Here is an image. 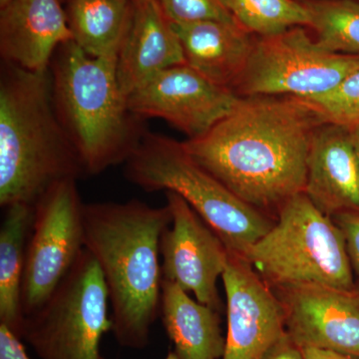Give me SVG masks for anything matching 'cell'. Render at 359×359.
Returning a JSON list of instances; mask_svg holds the SVG:
<instances>
[{
  "label": "cell",
  "mask_w": 359,
  "mask_h": 359,
  "mask_svg": "<svg viewBox=\"0 0 359 359\" xmlns=\"http://www.w3.org/2000/svg\"><path fill=\"white\" fill-rule=\"evenodd\" d=\"M72 40L60 0H11L0 13V56L33 72L50 67L61 45Z\"/></svg>",
  "instance_id": "9a60e30c"
},
{
  "label": "cell",
  "mask_w": 359,
  "mask_h": 359,
  "mask_svg": "<svg viewBox=\"0 0 359 359\" xmlns=\"http://www.w3.org/2000/svg\"><path fill=\"white\" fill-rule=\"evenodd\" d=\"M351 137H353L354 148H355L356 155H358L359 162V124L351 127Z\"/></svg>",
  "instance_id": "f1b7e54d"
},
{
  "label": "cell",
  "mask_w": 359,
  "mask_h": 359,
  "mask_svg": "<svg viewBox=\"0 0 359 359\" xmlns=\"http://www.w3.org/2000/svg\"><path fill=\"white\" fill-rule=\"evenodd\" d=\"M33 215L32 205H11L4 209L0 226V325L21 339L25 318L21 287Z\"/></svg>",
  "instance_id": "d6986e66"
},
{
  "label": "cell",
  "mask_w": 359,
  "mask_h": 359,
  "mask_svg": "<svg viewBox=\"0 0 359 359\" xmlns=\"http://www.w3.org/2000/svg\"><path fill=\"white\" fill-rule=\"evenodd\" d=\"M83 207L75 179L54 184L34 205L21 287L25 316L43 306L83 252Z\"/></svg>",
  "instance_id": "9c48e42d"
},
{
  "label": "cell",
  "mask_w": 359,
  "mask_h": 359,
  "mask_svg": "<svg viewBox=\"0 0 359 359\" xmlns=\"http://www.w3.org/2000/svg\"><path fill=\"white\" fill-rule=\"evenodd\" d=\"M124 174L145 192L178 194L233 254L244 256L276 223L200 166L182 142L164 135L146 132L125 163Z\"/></svg>",
  "instance_id": "5b68a950"
},
{
  "label": "cell",
  "mask_w": 359,
  "mask_h": 359,
  "mask_svg": "<svg viewBox=\"0 0 359 359\" xmlns=\"http://www.w3.org/2000/svg\"><path fill=\"white\" fill-rule=\"evenodd\" d=\"M243 257L271 287L356 283L344 231L304 193L283 205L273 228Z\"/></svg>",
  "instance_id": "8992f818"
},
{
  "label": "cell",
  "mask_w": 359,
  "mask_h": 359,
  "mask_svg": "<svg viewBox=\"0 0 359 359\" xmlns=\"http://www.w3.org/2000/svg\"><path fill=\"white\" fill-rule=\"evenodd\" d=\"M132 0H67L72 41L95 58L118 59L128 32Z\"/></svg>",
  "instance_id": "ffe728a7"
},
{
  "label": "cell",
  "mask_w": 359,
  "mask_h": 359,
  "mask_svg": "<svg viewBox=\"0 0 359 359\" xmlns=\"http://www.w3.org/2000/svg\"><path fill=\"white\" fill-rule=\"evenodd\" d=\"M169 207L139 200L84 204L85 249L103 273L119 346L143 349L159 316L163 273L161 238L171 224Z\"/></svg>",
  "instance_id": "7a4b0ae2"
},
{
  "label": "cell",
  "mask_w": 359,
  "mask_h": 359,
  "mask_svg": "<svg viewBox=\"0 0 359 359\" xmlns=\"http://www.w3.org/2000/svg\"><path fill=\"white\" fill-rule=\"evenodd\" d=\"M165 195L172 226L161 238L163 278L221 313L223 304L217 283L226 269L230 252L181 196L170 191Z\"/></svg>",
  "instance_id": "8fae6325"
},
{
  "label": "cell",
  "mask_w": 359,
  "mask_h": 359,
  "mask_svg": "<svg viewBox=\"0 0 359 359\" xmlns=\"http://www.w3.org/2000/svg\"><path fill=\"white\" fill-rule=\"evenodd\" d=\"M222 280L228 320L222 359H261L287 332L282 306L273 289L240 255L230 252Z\"/></svg>",
  "instance_id": "4fadbf2b"
},
{
  "label": "cell",
  "mask_w": 359,
  "mask_h": 359,
  "mask_svg": "<svg viewBox=\"0 0 359 359\" xmlns=\"http://www.w3.org/2000/svg\"><path fill=\"white\" fill-rule=\"evenodd\" d=\"M160 314L180 358H223L226 337L216 309L195 301L178 285L163 278Z\"/></svg>",
  "instance_id": "ac0fdd59"
},
{
  "label": "cell",
  "mask_w": 359,
  "mask_h": 359,
  "mask_svg": "<svg viewBox=\"0 0 359 359\" xmlns=\"http://www.w3.org/2000/svg\"><path fill=\"white\" fill-rule=\"evenodd\" d=\"M304 193L330 218L359 212V162L348 127L323 123L314 130Z\"/></svg>",
  "instance_id": "5bb4252c"
},
{
  "label": "cell",
  "mask_w": 359,
  "mask_h": 359,
  "mask_svg": "<svg viewBox=\"0 0 359 359\" xmlns=\"http://www.w3.org/2000/svg\"><path fill=\"white\" fill-rule=\"evenodd\" d=\"M11 1V0H0V8L1 7H4V6H6L8 2Z\"/></svg>",
  "instance_id": "4dcf8cb0"
},
{
  "label": "cell",
  "mask_w": 359,
  "mask_h": 359,
  "mask_svg": "<svg viewBox=\"0 0 359 359\" xmlns=\"http://www.w3.org/2000/svg\"><path fill=\"white\" fill-rule=\"evenodd\" d=\"M359 70V56L321 46L308 27L256 36L249 63L233 92L240 97L323 95Z\"/></svg>",
  "instance_id": "ba28073f"
},
{
  "label": "cell",
  "mask_w": 359,
  "mask_h": 359,
  "mask_svg": "<svg viewBox=\"0 0 359 359\" xmlns=\"http://www.w3.org/2000/svg\"><path fill=\"white\" fill-rule=\"evenodd\" d=\"M87 176L59 121L50 71L33 72L1 61L0 205L34 207L51 186Z\"/></svg>",
  "instance_id": "3957f363"
},
{
  "label": "cell",
  "mask_w": 359,
  "mask_h": 359,
  "mask_svg": "<svg viewBox=\"0 0 359 359\" xmlns=\"http://www.w3.org/2000/svg\"><path fill=\"white\" fill-rule=\"evenodd\" d=\"M241 99L185 63L163 70L129 95L127 102L141 119L160 118L195 139L230 115Z\"/></svg>",
  "instance_id": "30bf717a"
},
{
  "label": "cell",
  "mask_w": 359,
  "mask_h": 359,
  "mask_svg": "<svg viewBox=\"0 0 359 359\" xmlns=\"http://www.w3.org/2000/svg\"><path fill=\"white\" fill-rule=\"evenodd\" d=\"M334 219L344 231L351 266L359 276V212H346Z\"/></svg>",
  "instance_id": "d4e9b609"
},
{
  "label": "cell",
  "mask_w": 359,
  "mask_h": 359,
  "mask_svg": "<svg viewBox=\"0 0 359 359\" xmlns=\"http://www.w3.org/2000/svg\"><path fill=\"white\" fill-rule=\"evenodd\" d=\"M318 121L351 127L359 124V70L346 77L332 91L323 95L297 98Z\"/></svg>",
  "instance_id": "603a6c76"
},
{
  "label": "cell",
  "mask_w": 359,
  "mask_h": 359,
  "mask_svg": "<svg viewBox=\"0 0 359 359\" xmlns=\"http://www.w3.org/2000/svg\"><path fill=\"white\" fill-rule=\"evenodd\" d=\"M316 41L335 53L359 56V0H302Z\"/></svg>",
  "instance_id": "44dd1931"
},
{
  "label": "cell",
  "mask_w": 359,
  "mask_h": 359,
  "mask_svg": "<svg viewBox=\"0 0 359 359\" xmlns=\"http://www.w3.org/2000/svg\"><path fill=\"white\" fill-rule=\"evenodd\" d=\"M304 359H358L346 355V354L334 353V351H325V349L306 347L302 348Z\"/></svg>",
  "instance_id": "83f0119b"
},
{
  "label": "cell",
  "mask_w": 359,
  "mask_h": 359,
  "mask_svg": "<svg viewBox=\"0 0 359 359\" xmlns=\"http://www.w3.org/2000/svg\"><path fill=\"white\" fill-rule=\"evenodd\" d=\"M128 32L117 59L126 98L163 70L185 65L183 47L158 0H132Z\"/></svg>",
  "instance_id": "2e32d148"
},
{
  "label": "cell",
  "mask_w": 359,
  "mask_h": 359,
  "mask_svg": "<svg viewBox=\"0 0 359 359\" xmlns=\"http://www.w3.org/2000/svg\"><path fill=\"white\" fill-rule=\"evenodd\" d=\"M0 359H30L20 337L4 325H0Z\"/></svg>",
  "instance_id": "4316f807"
},
{
  "label": "cell",
  "mask_w": 359,
  "mask_h": 359,
  "mask_svg": "<svg viewBox=\"0 0 359 359\" xmlns=\"http://www.w3.org/2000/svg\"><path fill=\"white\" fill-rule=\"evenodd\" d=\"M102 359H105L102 358ZM165 359H181L179 358L178 355H177L176 353H175V351H170L169 353L167 354L166 358Z\"/></svg>",
  "instance_id": "f546056e"
},
{
  "label": "cell",
  "mask_w": 359,
  "mask_h": 359,
  "mask_svg": "<svg viewBox=\"0 0 359 359\" xmlns=\"http://www.w3.org/2000/svg\"><path fill=\"white\" fill-rule=\"evenodd\" d=\"M172 25L183 47L186 65L233 91L249 63L256 35L238 21Z\"/></svg>",
  "instance_id": "e0dca14e"
},
{
  "label": "cell",
  "mask_w": 359,
  "mask_h": 359,
  "mask_svg": "<svg viewBox=\"0 0 359 359\" xmlns=\"http://www.w3.org/2000/svg\"><path fill=\"white\" fill-rule=\"evenodd\" d=\"M60 1H63V0H60Z\"/></svg>",
  "instance_id": "1f68e13d"
},
{
  "label": "cell",
  "mask_w": 359,
  "mask_h": 359,
  "mask_svg": "<svg viewBox=\"0 0 359 359\" xmlns=\"http://www.w3.org/2000/svg\"><path fill=\"white\" fill-rule=\"evenodd\" d=\"M49 71L56 114L87 175L126 163L147 130L120 88L117 59L92 57L70 40Z\"/></svg>",
  "instance_id": "277c9868"
},
{
  "label": "cell",
  "mask_w": 359,
  "mask_h": 359,
  "mask_svg": "<svg viewBox=\"0 0 359 359\" xmlns=\"http://www.w3.org/2000/svg\"><path fill=\"white\" fill-rule=\"evenodd\" d=\"M109 304L102 271L84 249L43 306L25 316L22 339L40 359H102Z\"/></svg>",
  "instance_id": "52a82bcc"
},
{
  "label": "cell",
  "mask_w": 359,
  "mask_h": 359,
  "mask_svg": "<svg viewBox=\"0 0 359 359\" xmlns=\"http://www.w3.org/2000/svg\"><path fill=\"white\" fill-rule=\"evenodd\" d=\"M295 97H242L187 153L245 204L273 219L304 192L309 147L320 125Z\"/></svg>",
  "instance_id": "6da1fadb"
},
{
  "label": "cell",
  "mask_w": 359,
  "mask_h": 359,
  "mask_svg": "<svg viewBox=\"0 0 359 359\" xmlns=\"http://www.w3.org/2000/svg\"><path fill=\"white\" fill-rule=\"evenodd\" d=\"M173 25H193L203 21H237L222 0H158Z\"/></svg>",
  "instance_id": "cb8c5ba5"
},
{
  "label": "cell",
  "mask_w": 359,
  "mask_h": 359,
  "mask_svg": "<svg viewBox=\"0 0 359 359\" xmlns=\"http://www.w3.org/2000/svg\"><path fill=\"white\" fill-rule=\"evenodd\" d=\"M261 359H304V355L302 347L285 332Z\"/></svg>",
  "instance_id": "484cf974"
},
{
  "label": "cell",
  "mask_w": 359,
  "mask_h": 359,
  "mask_svg": "<svg viewBox=\"0 0 359 359\" xmlns=\"http://www.w3.org/2000/svg\"><path fill=\"white\" fill-rule=\"evenodd\" d=\"M243 27L256 36L278 34L295 26L308 27V9L302 0H222Z\"/></svg>",
  "instance_id": "7402d4cb"
},
{
  "label": "cell",
  "mask_w": 359,
  "mask_h": 359,
  "mask_svg": "<svg viewBox=\"0 0 359 359\" xmlns=\"http://www.w3.org/2000/svg\"><path fill=\"white\" fill-rule=\"evenodd\" d=\"M271 289L282 306L285 330L302 348L359 359V283L351 287L301 283Z\"/></svg>",
  "instance_id": "7c38bea8"
}]
</instances>
